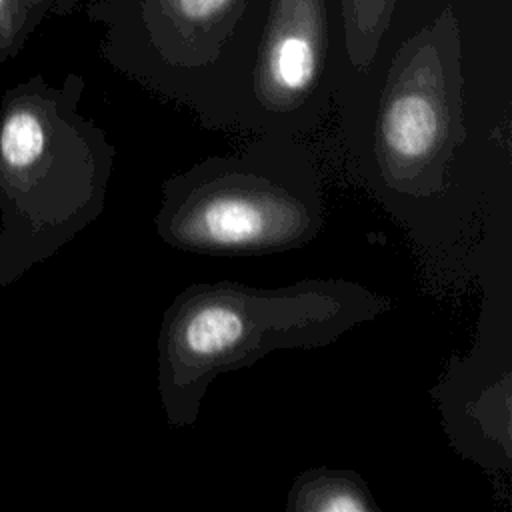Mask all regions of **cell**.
<instances>
[{"label": "cell", "instance_id": "1", "mask_svg": "<svg viewBox=\"0 0 512 512\" xmlns=\"http://www.w3.org/2000/svg\"><path fill=\"white\" fill-rule=\"evenodd\" d=\"M390 310V300L344 278L258 288L194 282L168 304L156 338V386L166 422L192 426L212 382L278 350L328 346Z\"/></svg>", "mask_w": 512, "mask_h": 512}, {"label": "cell", "instance_id": "3", "mask_svg": "<svg viewBox=\"0 0 512 512\" xmlns=\"http://www.w3.org/2000/svg\"><path fill=\"white\" fill-rule=\"evenodd\" d=\"M474 250L482 304L474 342L432 386L450 446L488 472L512 466V234L484 232Z\"/></svg>", "mask_w": 512, "mask_h": 512}, {"label": "cell", "instance_id": "7", "mask_svg": "<svg viewBox=\"0 0 512 512\" xmlns=\"http://www.w3.org/2000/svg\"><path fill=\"white\" fill-rule=\"evenodd\" d=\"M8 6L10 0H0V16H8Z\"/></svg>", "mask_w": 512, "mask_h": 512}, {"label": "cell", "instance_id": "6", "mask_svg": "<svg viewBox=\"0 0 512 512\" xmlns=\"http://www.w3.org/2000/svg\"><path fill=\"white\" fill-rule=\"evenodd\" d=\"M230 0H178L180 12L190 20H202L220 10Z\"/></svg>", "mask_w": 512, "mask_h": 512}, {"label": "cell", "instance_id": "2", "mask_svg": "<svg viewBox=\"0 0 512 512\" xmlns=\"http://www.w3.org/2000/svg\"><path fill=\"white\" fill-rule=\"evenodd\" d=\"M324 216L322 176L304 138L256 134L238 152L168 176L154 230L188 254L264 256L308 246Z\"/></svg>", "mask_w": 512, "mask_h": 512}, {"label": "cell", "instance_id": "4", "mask_svg": "<svg viewBox=\"0 0 512 512\" xmlns=\"http://www.w3.org/2000/svg\"><path fill=\"white\" fill-rule=\"evenodd\" d=\"M364 478L350 468L300 472L286 494V512H380Z\"/></svg>", "mask_w": 512, "mask_h": 512}, {"label": "cell", "instance_id": "5", "mask_svg": "<svg viewBox=\"0 0 512 512\" xmlns=\"http://www.w3.org/2000/svg\"><path fill=\"white\" fill-rule=\"evenodd\" d=\"M46 144V134L40 118L28 110L16 112L8 118L2 130L0 148L2 156L10 166L26 168L42 152Z\"/></svg>", "mask_w": 512, "mask_h": 512}]
</instances>
